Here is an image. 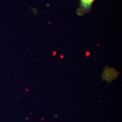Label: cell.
Here are the masks:
<instances>
[{
  "label": "cell",
  "instance_id": "1",
  "mask_svg": "<svg viewBox=\"0 0 122 122\" xmlns=\"http://www.w3.org/2000/svg\"><path fill=\"white\" fill-rule=\"evenodd\" d=\"M95 0H80L78 8L77 9V15L82 16L85 14L89 13Z\"/></svg>",
  "mask_w": 122,
  "mask_h": 122
}]
</instances>
